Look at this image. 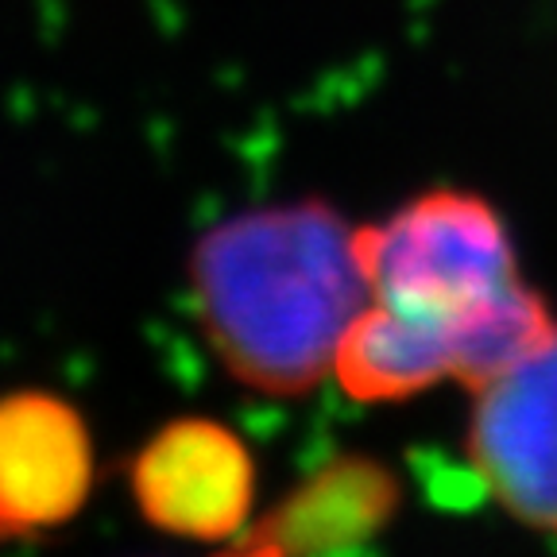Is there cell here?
Listing matches in <instances>:
<instances>
[{
	"instance_id": "8992f818",
	"label": "cell",
	"mask_w": 557,
	"mask_h": 557,
	"mask_svg": "<svg viewBox=\"0 0 557 557\" xmlns=\"http://www.w3.org/2000/svg\"><path fill=\"white\" fill-rule=\"evenodd\" d=\"M403 504L392 469L364 453H341L302 476L233 542L240 554H337L387 531Z\"/></svg>"
},
{
	"instance_id": "6da1fadb",
	"label": "cell",
	"mask_w": 557,
	"mask_h": 557,
	"mask_svg": "<svg viewBox=\"0 0 557 557\" xmlns=\"http://www.w3.org/2000/svg\"><path fill=\"white\" fill-rule=\"evenodd\" d=\"M194 322L240 387L306 395L333 380L345 330L368 306L357 225L322 198L256 206L209 225L190 260Z\"/></svg>"
},
{
	"instance_id": "3957f363",
	"label": "cell",
	"mask_w": 557,
	"mask_h": 557,
	"mask_svg": "<svg viewBox=\"0 0 557 557\" xmlns=\"http://www.w3.org/2000/svg\"><path fill=\"white\" fill-rule=\"evenodd\" d=\"M128 487L148 527L183 542L233 546L256 519V457L233 426L171 418L139 445Z\"/></svg>"
},
{
	"instance_id": "7a4b0ae2",
	"label": "cell",
	"mask_w": 557,
	"mask_h": 557,
	"mask_svg": "<svg viewBox=\"0 0 557 557\" xmlns=\"http://www.w3.org/2000/svg\"><path fill=\"white\" fill-rule=\"evenodd\" d=\"M368 295L434 322H469L522 283L519 252L499 209L472 190H437L357 225Z\"/></svg>"
},
{
	"instance_id": "5b68a950",
	"label": "cell",
	"mask_w": 557,
	"mask_h": 557,
	"mask_svg": "<svg viewBox=\"0 0 557 557\" xmlns=\"http://www.w3.org/2000/svg\"><path fill=\"white\" fill-rule=\"evenodd\" d=\"M97 445L66 395L16 387L0 395V542L39 539L94 496Z\"/></svg>"
},
{
	"instance_id": "277c9868",
	"label": "cell",
	"mask_w": 557,
	"mask_h": 557,
	"mask_svg": "<svg viewBox=\"0 0 557 557\" xmlns=\"http://www.w3.org/2000/svg\"><path fill=\"white\" fill-rule=\"evenodd\" d=\"M465 457L499 511L527 531L557 534V333L472 387Z\"/></svg>"
}]
</instances>
